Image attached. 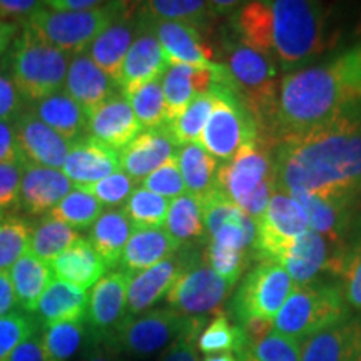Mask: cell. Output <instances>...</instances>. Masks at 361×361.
Here are the masks:
<instances>
[{
	"label": "cell",
	"instance_id": "obj_1",
	"mask_svg": "<svg viewBox=\"0 0 361 361\" xmlns=\"http://www.w3.org/2000/svg\"><path fill=\"white\" fill-rule=\"evenodd\" d=\"M278 191L328 201L361 200V102L273 147Z\"/></svg>",
	"mask_w": 361,
	"mask_h": 361
},
{
	"label": "cell",
	"instance_id": "obj_2",
	"mask_svg": "<svg viewBox=\"0 0 361 361\" xmlns=\"http://www.w3.org/2000/svg\"><path fill=\"white\" fill-rule=\"evenodd\" d=\"M238 40L290 74L322 56L329 44V8L314 0L243 2L231 16Z\"/></svg>",
	"mask_w": 361,
	"mask_h": 361
},
{
	"label": "cell",
	"instance_id": "obj_3",
	"mask_svg": "<svg viewBox=\"0 0 361 361\" xmlns=\"http://www.w3.org/2000/svg\"><path fill=\"white\" fill-rule=\"evenodd\" d=\"M361 102V40L322 64L301 67L279 80L271 144L323 123Z\"/></svg>",
	"mask_w": 361,
	"mask_h": 361
},
{
	"label": "cell",
	"instance_id": "obj_4",
	"mask_svg": "<svg viewBox=\"0 0 361 361\" xmlns=\"http://www.w3.org/2000/svg\"><path fill=\"white\" fill-rule=\"evenodd\" d=\"M223 54L224 74L219 82L234 90L239 101L255 117L261 141L273 147L271 130L281 80L278 79V67L263 54L256 52L238 39H224Z\"/></svg>",
	"mask_w": 361,
	"mask_h": 361
},
{
	"label": "cell",
	"instance_id": "obj_5",
	"mask_svg": "<svg viewBox=\"0 0 361 361\" xmlns=\"http://www.w3.org/2000/svg\"><path fill=\"white\" fill-rule=\"evenodd\" d=\"M353 314L340 279H314L295 284L273 323V331L293 340H308Z\"/></svg>",
	"mask_w": 361,
	"mask_h": 361
},
{
	"label": "cell",
	"instance_id": "obj_6",
	"mask_svg": "<svg viewBox=\"0 0 361 361\" xmlns=\"http://www.w3.org/2000/svg\"><path fill=\"white\" fill-rule=\"evenodd\" d=\"M218 189L258 223L276 191L273 147L259 139L219 164Z\"/></svg>",
	"mask_w": 361,
	"mask_h": 361
},
{
	"label": "cell",
	"instance_id": "obj_7",
	"mask_svg": "<svg viewBox=\"0 0 361 361\" xmlns=\"http://www.w3.org/2000/svg\"><path fill=\"white\" fill-rule=\"evenodd\" d=\"M69 64L66 52L47 44L25 25L13 40L8 57L11 78L29 106L61 92Z\"/></svg>",
	"mask_w": 361,
	"mask_h": 361
},
{
	"label": "cell",
	"instance_id": "obj_8",
	"mask_svg": "<svg viewBox=\"0 0 361 361\" xmlns=\"http://www.w3.org/2000/svg\"><path fill=\"white\" fill-rule=\"evenodd\" d=\"M207 318H191L173 308L149 310L137 316H126L106 341L111 348L130 358H149L168 350L183 336H200Z\"/></svg>",
	"mask_w": 361,
	"mask_h": 361
},
{
	"label": "cell",
	"instance_id": "obj_9",
	"mask_svg": "<svg viewBox=\"0 0 361 361\" xmlns=\"http://www.w3.org/2000/svg\"><path fill=\"white\" fill-rule=\"evenodd\" d=\"M293 288L295 283L281 264L261 259L241 278L226 313L243 328L251 323L273 324Z\"/></svg>",
	"mask_w": 361,
	"mask_h": 361
},
{
	"label": "cell",
	"instance_id": "obj_10",
	"mask_svg": "<svg viewBox=\"0 0 361 361\" xmlns=\"http://www.w3.org/2000/svg\"><path fill=\"white\" fill-rule=\"evenodd\" d=\"M124 6L126 2H106L102 7L85 12H59L42 7L24 25L67 56H79L116 20Z\"/></svg>",
	"mask_w": 361,
	"mask_h": 361
},
{
	"label": "cell",
	"instance_id": "obj_11",
	"mask_svg": "<svg viewBox=\"0 0 361 361\" xmlns=\"http://www.w3.org/2000/svg\"><path fill=\"white\" fill-rule=\"evenodd\" d=\"M236 284L221 278L209 268L204 258L191 250H184V264L171 288L166 303L180 314L207 318L223 313L224 303Z\"/></svg>",
	"mask_w": 361,
	"mask_h": 361
},
{
	"label": "cell",
	"instance_id": "obj_12",
	"mask_svg": "<svg viewBox=\"0 0 361 361\" xmlns=\"http://www.w3.org/2000/svg\"><path fill=\"white\" fill-rule=\"evenodd\" d=\"M213 92L216 102L200 144L216 159L226 162L247 144L259 141V129L255 117L231 87L218 80Z\"/></svg>",
	"mask_w": 361,
	"mask_h": 361
},
{
	"label": "cell",
	"instance_id": "obj_13",
	"mask_svg": "<svg viewBox=\"0 0 361 361\" xmlns=\"http://www.w3.org/2000/svg\"><path fill=\"white\" fill-rule=\"evenodd\" d=\"M256 258L276 261L281 251L310 229L308 216L295 197L274 191L268 207L258 221Z\"/></svg>",
	"mask_w": 361,
	"mask_h": 361
},
{
	"label": "cell",
	"instance_id": "obj_14",
	"mask_svg": "<svg viewBox=\"0 0 361 361\" xmlns=\"http://www.w3.org/2000/svg\"><path fill=\"white\" fill-rule=\"evenodd\" d=\"M129 279L128 271H112L92 288L85 314L89 340L106 341L126 319Z\"/></svg>",
	"mask_w": 361,
	"mask_h": 361
},
{
	"label": "cell",
	"instance_id": "obj_15",
	"mask_svg": "<svg viewBox=\"0 0 361 361\" xmlns=\"http://www.w3.org/2000/svg\"><path fill=\"white\" fill-rule=\"evenodd\" d=\"M168 67L169 61L162 51L161 42L137 8V35L124 59L119 80L121 92L123 96H129L142 85L161 79Z\"/></svg>",
	"mask_w": 361,
	"mask_h": 361
},
{
	"label": "cell",
	"instance_id": "obj_16",
	"mask_svg": "<svg viewBox=\"0 0 361 361\" xmlns=\"http://www.w3.org/2000/svg\"><path fill=\"white\" fill-rule=\"evenodd\" d=\"M139 13L151 25L152 32L161 42L169 66L183 64L197 67V69L213 71L221 66L219 62L214 61V51L202 37L201 30H197L196 27L180 24V22L151 19V17L144 16L141 11Z\"/></svg>",
	"mask_w": 361,
	"mask_h": 361
},
{
	"label": "cell",
	"instance_id": "obj_17",
	"mask_svg": "<svg viewBox=\"0 0 361 361\" xmlns=\"http://www.w3.org/2000/svg\"><path fill=\"white\" fill-rule=\"evenodd\" d=\"M137 4H128L116 20L89 45L85 54L119 85L124 59L137 35Z\"/></svg>",
	"mask_w": 361,
	"mask_h": 361
},
{
	"label": "cell",
	"instance_id": "obj_18",
	"mask_svg": "<svg viewBox=\"0 0 361 361\" xmlns=\"http://www.w3.org/2000/svg\"><path fill=\"white\" fill-rule=\"evenodd\" d=\"M16 137L20 156L32 164L62 171L71 142L44 124L29 109L17 117Z\"/></svg>",
	"mask_w": 361,
	"mask_h": 361
},
{
	"label": "cell",
	"instance_id": "obj_19",
	"mask_svg": "<svg viewBox=\"0 0 361 361\" xmlns=\"http://www.w3.org/2000/svg\"><path fill=\"white\" fill-rule=\"evenodd\" d=\"M119 171V151H114L89 134L71 142L69 154L62 166V173L74 183V186L94 184Z\"/></svg>",
	"mask_w": 361,
	"mask_h": 361
},
{
	"label": "cell",
	"instance_id": "obj_20",
	"mask_svg": "<svg viewBox=\"0 0 361 361\" xmlns=\"http://www.w3.org/2000/svg\"><path fill=\"white\" fill-rule=\"evenodd\" d=\"M85 117L87 134L114 151H123L144 130L123 94L107 99Z\"/></svg>",
	"mask_w": 361,
	"mask_h": 361
},
{
	"label": "cell",
	"instance_id": "obj_21",
	"mask_svg": "<svg viewBox=\"0 0 361 361\" xmlns=\"http://www.w3.org/2000/svg\"><path fill=\"white\" fill-rule=\"evenodd\" d=\"M178 146L173 142L166 126L142 130L133 142L119 151L121 171L135 183H142L149 174L159 169L169 159L178 156Z\"/></svg>",
	"mask_w": 361,
	"mask_h": 361
},
{
	"label": "cell",
	"instance_id": "obj_22",
	"mask_svg": "<svg viewBox=\"0 0 361 361\" xmlns=\"http://www.w3.org/2000/svg\"><path fill=\"white\" fill-rule=\"evenodd\" d=\"M223 69V64L216 71L197 69V67L183 64L169 66L161 78L166 101V124L178 119L194 97L211 92Z\"/></svg>",
	"mask_w": 361,
	"mask_h": 361
},
{
	"label": "cell",
	"instance_id": "obj_23",
	"mask_svg": "<svg viewBox=\"0 0 361 361\" xmlns=\"http://www.w3.org/2000/svg\"><path fill=\"white\" fill-rule=\"evenodd\" d=\"M24 174L20 184V206L32 216L51 213L74 189V183L59 169L32 164L22 157Z\"/></svg>",
	"mask_w": 361,
	"mask_h": 361
},
{
	"label": "cell",
	"instance_id": "obj_24",
	"mask_svg": "<svg viewBox=\"0 0 361 361\" xmlns=\"http://www.w3.org/2000/svg\"><path fill=\"white\" fill-rule=\"evenodd\" d=\"M333 256L335 251L326 239L308 229L284 247L276 263L286 269L293 283L306 284L318 279L322 273H329Z\"/></svg>",
	"mask_w": 361,
	"mask_h": 361
},
{
	"label": "cell",
	"instance_id": "obj_25",
	"mask_svg": "<svg viewBox=\"0 0 361 361\" xmlns=\"http://www.w3.org/2000/svg\"><path fill=\"white\" fill-rule=\"evenodd\" d=\"M361 356V314H351L301 343L300 361H358Z\"/></svg>",
	"mask_w": 361,
	"mask_h": 361
},
{
	"label": "cell",
	"instance_id": "obj_26",
	"mask_svg": "<svg viewBox=\"0 0 361 361\" xmlns=\"http://www.w3.org/2000/svg\"><path fill=\"white\" fill-rule=\"evenodd\" d=\"M184 264V250L152 268L130 274L128 286V316L146 313L168 293Z\"/></svg>",
	"mask_w": 361,
	"mask_h": 361
},
{
	"label": "cell",
	"instance_id": "obj_27",
	"mask_svg": "<svg viewBox=\"0 0 361 361\" xmlns=\"http://www.w3.org/2000/svg\"><path fill=\"white\" fill-rule=\"evenodd\" d=\"M64 85L66 92L82 107L85 116L121 90L85 52L74 56L71 61Z\"/></svg>",
	"mask_w": 361,
	"mask_h": 361
},
{
	"label": "cell",
	"instance_id": "obj_28",
	"mask_svg": "<svg viewBox=\"0 0 361 361\" xmlns=\"http://www.w3.org/2000/svg\"><path fill=\"white\" fill-rule=\"evenodd\" d=\"M179 250V243L164 228L133 229L123 252L121 266L124 271L134 274L173 258Z\"/></svg>",
	"mask_w": 361,
	"mask_h": 361
},
{
	"label": "cell",
	"instance_id": "obj_29",
	"mask_svg": "<svg viewBox=\"0 0 361 361\" xmlns=\"http://www.w3.org/2000/svg\"><path fill=\"white\" fill-rule=\"evenodd\" d=\"M51 266L57 279L74 284L84 291L96 286L107 271V266L99 258L89 239L84 238L67 247Z\"/></svg>",
	"mask_w": 361,
	"mask_h": 361
},
{
	"label": "cell",
	"instance_id": "obj_30",
	"mask_svg": "<svg viewBox=\"0 0 361 361\" xmlns=\"http://www.w3.org/2000/svg\"><path fill=\"white\" fill-rule=\"evenodd\" d=\"M87 306L89 298L84 290L61 279H54L40 298L35 318L44 328L62 322H85Z\"/></svg>",
	"mask_w": 361,
	"mask_h": 361
},
{
	"label": "cell",
	"instance_id": "obj_31",
	"mask_svg": "<svg viewBox=\"0 0 361 361\" xmlns=\"http://www.w3.org/2000/svg\"><path fill=\"white\" fill-rule=\"evenodd\" d=\"M13 293H16L17 305L24 311L37 310L40 298L44 296L49 284L54 281L52 266L39 259L34 252H25L16 261V264L8 269Z\"/></svg>",
	"mask_w": 361,
	"mask_h": 361
},
{
	"label": "cell",
	"instance_id": "obj_32",
	"mask_svg": "<svg viewBox=\"0 0 361 361\" xmlns=\"http://www.w3.org/2000/svg\"><path fill=\"white\" fill-rule=\"evenodd\" d=\"M133 224L123 209L104 211L89 233V243L104 261L107 269L121 266L123 252L128 245Z\"/></svg>",
	"mask_w": 361,
	"mask_h": 361
},
{
	"label": "cell",
	"instance_id": "obj_33",
	"mask_svg": "<svg viewBox=\"0 0 361 361\" xmlns=\"http://www.w3.org/2000/svg\"><path fill=\"white\" fill-rule=\"evenodd\" d=\"M29 111L69 142L79 139L85 129V112L66 90L52 94L40 102L30 104Z\"/></svg>",
	"mask_w": 361,
	"mask_h": 361
},
{
	"label": "cell",
	"instance_id": "obj_34",
	"mask_svg": "<svg viewBox=\"0 0 361 361\" xmlns=\"http://www.w3.org/2000/svg\"><path fill=\"white\" fill-rule=\"evenodd\" d=\"M178 166L188 194L204 200L218 188L219 162L200 142L179 147Z\"/></svg>",
	"mask_w": 361,
	"mask_h": 361
},
{
	"label": "cell",
	"instance_id": "obj_35",
	"mask_svg": "<svg viewBox=\"0 0 361 361\" xmlns=\"http://www.w3.org/2000/svg\"><path fill=\"white\" fill-rule=\"evenodd\" d=\"M329 274L340 279L348 305L361 313V211L341 250L333 256Z\"/></svg>",
	"mask_w": 361,
	"mask_h": 361
},
{
	"label": "cell",
	"instance_id": "obj_36",
	"mask_svg": "<svg viewBox=\"0 0 361 361\" xmlns=\"http://www.w3.org/2000/svg\"><path fill=\"white\" fill-rule=\"evenodd\" d=\"M164 229L179 243L180 247H189L207 238L200 197L186 192L171 201Z\"/></svg>",
	"mask_w": 361,
	"mask_h": 361
},
{
	"label": "cell",
	"instance_id": "obj_37",
	"mask_svg": "<svg viewBox=\"0 0 361 361\" xmlns=\"http://www.w3.org/2000/svg\"><path fill=\"white\" fill-rule=\"evenodd\" d=\"M247 345H250V340H247L245 328L234 323L226 311L216 314L202 328L196 341L197 351L204 356L218 353H234L239 356L247 348Z\"/></svg>",
	"mask_w": 361,
	"mask_h": 361
},
{
	"label": "cell",
	"instance_id": "obj_38",
	"mask_svg": "<svg viewBox=\"0 0 361 361\" xmlns=\"http://www.w3.org/2000/svg\"><path fill=\"white\" fill-rule=\"evenodd\" d=\"M139 6V11L151 19L180 22L197 30L206 29L216 17L211 2L201 0H149Z\"/></svg>",
	"mask_w": 361,
	"mask_h": 361
},
{
	"label": "cell",
	"instance_id": "obj_39",
	"mask_svg": "<svg viewBox=\"0 0 361 361\" xmlns=\"http://www.w3.org/2000/svg\"><path fill=\"white\" fill-rule=\"evenodd\" d=\"M40 340L45 361H72L87 345L89 333L85 322H62L45 326Z\"/></svg>",
	"mask_w": 361,
	"mask_h": 361
},
{
	"label": "cell",
	"instance_id": "obj_40",
	"mask_svg": "<svg viewBox=\"0 0 361 361\" xmlns=\"http://www.w3.org/2000/svg\"><path fill=\"white\" fill-rule=\"evenodd\" d=\"M214 102L216 96L213 90L207 94H201V96L192 99V102L189 104L186 111L178 119L169 124H164L176 146L183 147L188 146V144L200 142L202 130H204L211 111L214 107Z\"/></svg>",
	"mask_w": 361,
	"mask_h": 361
},
{
	"label": "cell",
	"instance_id": "obj_41",
	"mask_svg": "<svg viewBox=\"0 0 361 361\" xmlns=\"http://www.w3.org/2000/svg\"><path fill=\"white\" fill-rule=\"evenodd\" d=\"M102 207L104 206L96 197L80 188H75L54 207L51 213H47V216L78 231V229L92 228L94 223L104 213Z\"/></svg>",
	"mask_w": 361,
	"mask_h": 361
},
{
	"label": "cell",
	"instance_id": "obj_42",
	"mask_svg": "<svg viewBox=\"0 0 361 361\" xmlns=\"http://www.w3.org/2000/svg\"><path fill=\"white\" fill-rule=\"evenodd\" d=\"M78 239H80V236L75 229L45 216L37 228L34 229L30 252H34L39 259L45 261V263L52 264Z\"/></svg>",
	"mask_w": 361,
	"mask_h": 361
},
{
	"label": "cell",
	"instance_id": "obj_43",
	"mask_svg": "<svg viewBox=\"0 0 361 361\" xmlns=\"http://www.w3.org/2000/svg\"><path fill=\"white\" fill-rule=\"evenodd\" d=\"M171 201L147 191L142 186L134 189L123 207L133 229L164 228Z\"/></svg>",
	"mask_w": 361,
	"mask_h": 361
},
{
	"label": "cell",
	"instance_id": "obj_44",
	"mask_svg": "<svg viewBox=\"0 0 361 361\" xmlns=\"http://www.w3.org/2000/svg\"><path fill=\"white\" fill-rule=\"evenodd\" d=\"M124 97L128 99L135 119L139 121L144 130L161 128L166 124V101L161 79L152 80Z\"/></svg>",
	"mask_w": 361,
	"mask_h": 361
},
{
	"label": "cell",
	"instance_id": "obj_45",
	"mask_svg": "<svg viewBox=\"0 0 361 361\" xmlns=\"http://www.w3.org/2000/svg\"><path fill=\"white\" fill-rule=\"evenodd\" d=\"M32 226L19 216L0 221V269L8 271L16 261L30 251Z\"/></svg>",
	"mask_w": 361,
	"mask_h": 361
},
{
	"label": "cell",
	"instance_id": "obj_46",
	"mask_svg": "<svg viewBox=\"0 0 361 361\" xmlns=\"http://www.w3.org/2000/svg\"><path fill=\"white\" fill-rule=\"evenodd\" d=\"M301 341L271 331L269 335L252 341L239 355L241 361H300Z\"/></svg>",
	"mask_w": 361,
	"mask_h": 361
},
{
	"label": "cell",
	"instance_id": "obj_47",
	"mask_svg": "<svg viewBox=\"0 0 361 361\" xmlns=\"http://www.w3.org/2000/svg\"><path fill=\"white\" fill-rule=\"evenodd\" d=\"M202 258L221 278L228 279L234 284L241 281V278L251 269L252 261H255V256L250 255V252L231 250V247L214 245V243L209 241H207Z\"/></svg>",
	"mask_w": 361,
	"mask_h": 361
},
{
	"label": "cell",
	"instance_id": "obj_48",
	"mask_svg": "<svg viewBox=\"0 0 361 361\" xmlns=\"http://www.w3.org/2000/svg\"><path fill=\"white\" fill-rule=\"evenodd\" d=\"M40 323L32 314L13 311L0 318V361H6L20 343L39 333Z\"/></svg>",
	"mask_w": 361,
	"mask_h": 361
},
{
	"label": "cell",
	"instance_id": "obj_49",
	"mask_svg": "<svg viewBox=\"0 0 361 361\" xmlns=\"http://www.w3.org/2000/svg\"><path fill=\"white\" fill-rule=\"evenodd\" d=\"M135 186V180L129 178L128 174L119 171V173L109 176V178L97 180L94 184H87V186H75L80 188L82 191L89 192L90 196H94L101 202L102 206L116 209L119 204H126V201L129 200V196L133 194Z\"/></svg>",
	"mask_w": 361,
	"mask_h": 361
},
{
	"label": "cell",
	"instance_id": "obj_50",
	"mask_svg": "<svg viewBox=\"0 0 361 361\" xmlns=\"http://www.w3.org/2000/svg\"><path fill=\"white\" fill-rule=\"evenodd\" d=\"M142 188L147 191L157 194V196L166 197V200H176V197L186 194V186H184L183 176H180L178 166V156L174 159H169L166 164H162L159 169L149 174L142 180Z\"/></svg>",
	"mask_w": 361,
	"mask_h": 361
},
{
	"label": "cell",
	"instance_id": "obj_51",
	"mask_svg": "<svg viewBox=\"0 0 361 361\" xmlns=\"http://www.w3.org/2000/svg\"><path fill=\"white\" fill-rule=\"evenodd\" d=\"M24 166L20 161L0 164V209H17L20 207V184Z\"/></svg>",
	"mask_w": 361,
	"mask_h": 361
},
{
	"label": "cell",
	"instance_id": "obj_52",
	"mask_svg": "<svg viewBox=\"0 0 361 361\" xmlns=\"http://www.w3.org/2000/svg\"><path fill=\"white\" fill-rule=\"evenodd\" d=\"M24 112V99L6 71L0 69V121H12Z\"/></svg>",
	"mask_w": 361,
	"mask_h": 361
},
{
	"label": "cell",
	"instance_id": "obj_53",
	"mask_svg": "<svg viewBox=\"0 0 361 361\" xmlns=\"http://www.w3.org/2000/svg\"><path fill=\"white\" fill-rule=\"evenodd\" d=\"M42 7L44 2L35 0H0V19L16 25L17 22H25Z\"/></svg>",
	"mask_w": 361,
	"mask_h": 361
},
{
	"label": "cell",
	"instance_id": "obj_54",
	"mask_svg": "<svg viewBox=\"0 0 361 361\" xmlns=\"http://www.w3.org/2000/svg\"><path fill=\"white\" fill-rule=\"evenodd\" d=\"M196 341V335L183 336L180 340L173 343L168 350L162 351L161 358L157 361H201Z\"/></svg>",
	"mask_w": 361,
	"mask_h": 361
},
{
	"label": "cell",
	"instance_id": "obj_55",
	"mask_svg": "<svg viewBox=\"0 0 361 361\" xmlns=\"http://www.w3.org/2000/svg\"><path fill=\"white\" fill-rule=\"evenodd\" d=\"M20 161L19 146H17L16 126L12 121H0V164Z\"/></svg>",
	"mask_w": 361,
	"mask_h": 361
},
{
	"label": "cell",
	"instance_id": "obj_56",
	"mask_svg": "<svg viewBox=\"0 0 361 361\" xmlns=\"http://www.w3.org/2000/svg\"><path fill=\"white\" fill-rule=\"evenodd\" d=\"M6 361H45L42 340L35 335L24 343H20L16 350L8 355Z\"/></svg>",
	"mask_w": 361,
	"mask_h": 361
},
{
	"label": "cell",
	"instance_id": "obj_57",
	"mask_svg": "<svg viewBox=\"0 0 361 361\" xmlns=\"http://www.w3.org/2000/svg\"><path fill=\"white\" fill-rule=\"evenodd\" d=\"M84 361H129L119 351L111 348L107 343L104 341H92L89 340L85 345Z\"/></svg>",
	"mask_w": 361,
	"mask_h": 361
},
{
	"label": "cell",
	"instance_id": "obj_58",
	"mask_svg": "<svg viewBox=\"0 0 361 361\" xmlns=\"http://www.w3.org/2000/svg\"><path fill=\"white\" fill-rule=\"evenodd\" d=\"M106 2L99 0H47L44 2L45 8L59 12H85L102 7Z\"/></svg>",
	"mask_w": 361,
	"mask_h": 361
},
{
	"label": "cell",
	"instance_id": "obj_59",
	"mask_svg": "<svg viewBox=\"0 0 361 361\" xmlns=\"http://www.w3.org/2000/svg\"><path fill=\"white\" fill-rule=\"evenodd\" d=\"M17 298L8 276V271L0 269V318L16 311Z\"/></svg>",
	"mask_w": 361,
	"mask_h": 361
},
{
	"label": "cell",
	"instance_id": "obj_60",
	"mask_svg": "<svg viewBox=\"0 0 361 361\" xmlns=\"http://www.w3.org/2000/svg\"><path fill=\"white\" fill-rule=\"evenodd\" d=\"M17 25L13 24H7L0 19V54H2L6 49L8 47V44L12 42L13 34H16Z\"/></svg>",
	"mask_w": 361,
	"mask_h": 361
},
{
	"label": "cell",
	"instance_id": "obj_61",
	"mask_svg": "<svg viewBox=\"0 0 361 361\" xmlns=\"http://www.w3.org/2000/svg\"><path fill=\"white\" fill-rule=\"evenodd\" d=\"M202 361H241L238 355L234 353H218V355H207Z\"/></svg>",
	"mask_w": 361,
	"mask_h": 361
},
{
	"label": "cell",
	"instance_id": "obj_62",
	"mask_svg": "<svg viewBox=\"0 0 361 361\" xmlns=\"http://www.w3.org/2000/svg\"><path fill=\"white\" fill-rule=\"evenodd\" d=\"M4 218H2V209H0V221H2Z\"/></svg>",
	"mask_w": 361,
	"mask_h": 361
},
{
	"label": "cell",
	"instance_id": "obj_63",
	"mask_svg": "<svg viewBox=\"0 0 361 361\" xmlns=\"http://www.w3.org/2000/svg\"><path fill=\"white\" fill-rule=\"evenodd\" d=\"M358 361H361V356H360V360H358Z\"/></svg>",
	"mask_w": 361,
	"mask_h": 361
},
{
	"label": "cell",
	"instance_id": "obj_64",
	"mask_svg": "<svg viewBox=\"0 0 361 361\" xmlns=\"http://www.w3.org/2000/svg\"><path fill=\"white\" fill-rule=\"evenodd\" d=\"M0 56H2V54H0Z\"/></svg>",
	"mask_w": 361,
	"mask_h": 361
}]
</instances>
